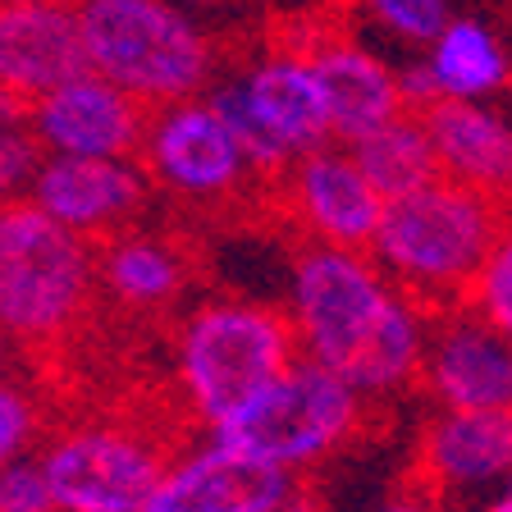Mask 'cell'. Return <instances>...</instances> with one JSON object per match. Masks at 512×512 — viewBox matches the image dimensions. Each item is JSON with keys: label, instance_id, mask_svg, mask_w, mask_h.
I'll use <instances>...</instances> for the list:
<instances>
[{"label": "cell", "instance_id": "9c48e42d", "mask_svg": "<svg viewBox=\"0 0 512 512\" xmlns=\"http://www.w3.org/2000/svg\"><path fill=\"white\" fill-rule=\"evenodd\" d=\"M138 156L142 170L151 174V183L188 206L229 202L256 174L243 142L234 138V128L224 124L211 96H188V101L151 110Z\"/></svg>", "mask_w": 512, "mask_h": 512}, {"label": "cell", "instance_id": "8fae6325", "mask_svg": "<svg viewBox=\"0 0 512 512\" xmlns=\"http://www.w3.org/2000/svg\"><path fill=\"white\" fill-rule=\"evenodd\" d=\"M512 480V412H435L412 448V490L448 512H480Z\"/></svg>", "mask_w": 512, "mask_h": 512}, {"label": "cell", "instance_id": "ac0fdd59", "mask_svg": "<svg viewBox=\"0 0 512 512\" xmlns=\"http://www.w3.org/2000/svg\"><path fill=\"white\" fill-rule=\"evenodd\" d=\"M426 128L444 179L512 206V119L485 101H439L426 110Z\"/></svg>", "mask_w": 512, "mask_h": 512}, {"label": "cell", "instance_id": "ffe728a7", "mask_svg": "<svg viewBox=\"0 0 512 512\" xmlns=\"http://www.w3.org/2000/svg\"><path fill=\"white\" fill-rule=\"evenodd\" d=\"M439 101H485L512 78V60L485 23L453 19L426 55Z\"/></svg>", "mask_w": 512, "mask_h": 512}, {"label": "cell", "instance_id": "83f0119b", "mask_svg": "<svg viewBox=\"0 0 512 512\" xmlns=\"http://www.w3.org/2000/svg\"><path fill=\"white\" fill-rule=\"evenodd\" d=\"M480 512H512V480H508V485H503V490L494 494V499L485 503V508H480Z\"/></svg>", "mask_w": 512, "mask_h": 512}, {"label": "cell", "instance_id": "cb8c5ba5", "mask_svg": "<svg viewBox=\"0 0 512 512\" xmlns=\"http://www.w3.org/2000/svg\"><path fill=\"white\" fill-rule=\"evenodd\" d=\"M467 307L480 311V316L490 320L494 330H503L512 339V220H508V229H503L494 256L485 261V270H480V279H476V288H471Z\"/></svg>", "mask_w": 512, "mask_h": 512}, {"label": "cell", "instance_id": "7402d4cb", "mask_svg": "<svg viewBox=\"0 0 512 512\" xmlns=\"http://www.w3.org/2000/svg\"><path fill=\"white\" fill-rule=\"evenodd\" d=\"M46 435H51V426H46L37 394L23 380H5V389H0V458H32L46 444Z\"/></svg>", "mask_w": 512, "mask_h": 512}, {"label": "cell", "instance_id": "ba28073f", "mask_svg": "<svg viewBox=\"0 0 512 512\" xmlns=\"http://www.w3.org/2000/svg\"><path fill=\"white\" fill-rule=\"evenodd\" d=\"M211 101L243 142L256 174H284L298 156L320 151L334 138L330 96L298 37L243 64L234 78L215 87Z\"/></svg>", "mask_w": 512, "mask_h": 512}, {"label": "cell", "instance_id": "f1b7e54d", "mask_svg": "<svg viewBox=\"0 0 512 512\" xmlns=\"http://www.w3.org/2000/svg\"><path fill=\"white\" fill-rule=\"evenodd\" d=\"M5 5H37V0H5Z\"/></svg>", "mask_w": 512, "mask_h": 512}, {"label": "cell", "instance_id": "44dd1931", "mask_svg": "<svg viewBox=\"0 0 512 512\" xmlns=\"http://www.w3.org/2000/svg\"><path fill=\"white\" fill-rule=\"evenodd\" d=\"M352 156L362 160V170L384 192V202H398L407 192L444 179L426 115H398L394 124H384L375 133H366L362 142H352Z\"/></svg>", "mask_w": 512, "mask_h": 512}, {"label": "cell", "instance_id": "9a60e30c", "mask_svg": "<svg viewBox=\"0 0 512 512\" xmlns=\"http://www.w3.org/2000/svg\"><path fill=\"white\" fill-rule=\"evenodd\" d=\"M151 174L142 160H83V156H46L23 188L37 211L60 220L64 229L83 234L87 243H106L124 234L128 220L142 211Z\"/></svg>", "mask_w": 512, "mask_h": 512}, {"label": "cell", "instance_id": "52a82bcc", "mask_svg": "<svg viewBox=\"0 0 512 512\" xmlns=\"http://www.w3.org/2000/svg\"><path fill=\"white\" fill-rule=\"evenodd\" d=\"M366 421H371V403L343 375L298 357L293 371L279 375L256 403L229 416L215 439L275 462L293 476H307L357 444Z\"/></svg>", "mask_w": 512, "mask_h": 512}, {"label": "cell", "instance_id": "8992f818", "mask_svg": "<svg viewBox=\"0 0 512 512\" xmlns=\"http://www.w3.org/2000/svg\"><path fill=\"white\" fill-rule=\"evenodd\" d=\"M179 448L138 416L92 412L51 426L37 462L51 480L55 512H147Z\"/></svg>", "mask_w": 512, "mask_h": 512}, {"label": "cell", "instance_id": "2e32d148", "mask_svg": "<svg viewBox=\"0 0 512 512\" xmlns=\"http://www.w3.org/2000/svg\"><path fill=\"white\" fill-rule=\"evenodd\" d=\"M92 69L83 42L78 5L37 0V5H5L0 14V83L10 110L42 101L46 92L74 83Z\"/></svg>", "mask_w": 512, "mask_h": 512}, {"label": "cell", "instance_id": "4fadbf2b", "mask_svg": "<svg viewBox=\"0 0 512 512\" xmlns=\"http://www.w3.org/2000/svg\"><path fill=\"white\" fill-rule=\"evenodd\" d=\"M46 156L133 160L147 138L151 110L119 83L87 69L83 78L46 92L42 101L14 110Z\"/></svg>", "mask_w": 512, "mask_h": 512}, {"label": "cell", "instance_id": "30bf717a", "mask_svg": "<svg viewBox=\"0 0 512 512\" xmlns=\"http://www.w3.org/2000/svg\"><path fill=\"white\" fill-rule=\"evenodd\" d=\"M147 512H311V490L307 476L215 435H192L174 453Z\"/></svg>", "mask_w": 512, "mask_h": 512}, {"label": "cell", "instance_id": "5b68a950", "mask_svg": "<svg viewBox=\"0 0 512 512\" xmlns=\"http://www.w3.org/2000/svg\"><path fill=\"white\" fill-rule=\"evenodd\" d=\"M87 60L147 110L188 101L211 83L215 46L174 0H78Z\"/></svg>", "mask_w": 512, "mask_h": 512}, {"label": "cell", "instance_id": "e0dca14e", "mask_svg": "<svg viewBox=\"0 0 512 512\" xmlns=\"http://www.w3.org/2000/svg\"><path fill=\"white\" fill-rule=\"evenodd\" d=\"M302 46H307L311 64H316V74H320V87L330 96L334 138H343L352 147L366 133L407 115L403 74H394L371 46H362L348 32H320V37H311Z\"/></svg>", "mask_w": 512, "mask_h": 512}, {"label": "cell", "instance_id": "6da1fadb", "mask_svg": "<svg viewBox=\"0 0 512 512\" xmlns=\"http://www.w3.org/2000/svg\"><path fill=\"white\" fill-rule=\"evenodd\" d=\"M284 311L302 357L343 375L371 407L421 389L435 316L371 252L302 243L288 266Z\"/></svg>", "mask_w": 512, "mask_h": 512}, {"label": "cell", "instance_id": "7c38bea8", "mask_svg": "<svg viewBox=\"0 0 512 512\" xmlns=\"http://www.w3.org/2000/svg\"><path fill=\"white\" fill-rule=\"evenodd\" d=\"M279 202L284 220L298 224L302 243L352 247V252H371L389 211L384 192L371 183L352 147H320L298 156L279 174Z\"/></svg>", "mask_w": 512, "mask_h": 512}, {"label": "cell", "instance_id": "d6986e66", "mask_svg": "<svg viewBox=\"0 0 512 512\" xmlns=\"http://www.w3.org/2000/svg\"><path fill=\"white\" fill-rule=\"evenodd\" d=\"M192 284V256L174 238L124 229L101 243V293L128 316H165Z\"/></svg>", "mask_w": 512, "mask_h": 512}, {"label": "cell", "instance_id": "4316f807", "mask_svg": "<svg viewBox=\"0 0 512 512\" xmlns=\"http://www.w3.org/2000/svg\"><path fill=\"white\" fill-rule=\"evenodd\" d=\"M371 512H448V508L444 503H435L430 494H421V490H407V494H394V499L375 503Z\"/></svg>", "mask_w": 512, "mask_h": 512}, {"label": "cell", "instance_id": "3957f363", "mask_svg": "<svg viewBox=\"0 0 512 512\" xmlns=\"http://www.w3.org/2000/svg\"><path fill=\"white\" fill-rule=\"evenodd\" d=\"M508 220L503 202L467 183L435 179L389 202L371 256L407 298L439 316L471 298Z\"/></svg>", "mask_w": 512, "mask_h": 512}, {"label": "cell", "instance_id": "7a4b0ae2", "mask_svg": "<svg viewBox=\"0 0 512 512\" xmlns=\"http://www.w3.org/2000/svg\"><path fill=\"white\" fill-rule=\"evenodd\" d=\"M302 357L284 307L256 298H202L174 325L170 375L192 435L215 430L266 394Z\"/></svg>", "mask_w": 512, "mask_h": 512}, {"label": "cell", "instance_id": "484cf974", "mask_svg": "<svg viewBox=\"0 0 512 512\" xmlns=\"http://www.w3.org/2000/svg\"><path fill=\"white\" fill-rule=\"evenodd\" d=\"M42 160H46V151L37 147V138L28 133V124L19 128L10 119V128H5V147H0V179H5V188H28Z\"/></svg>", "mask_w": 512, "mask_h": 512}, {"label": "cell", "instance_id": "603a6c76", "mask_svg": "<svg viewBox=\"0 0 512 512\" xmlns=\"http://www.w3.org/2000/svg\"><path fill=\"white\" fill-rule=\"evenodd\" d=\"M366 10L389 37L407 46H435L453 23L444 0H366Z\"/></svg>", "mask_w": 512, "mask_h": 512}, {"label": "cell", "instance_id": "277c9868", "mask_svg": "<svg viewBox=\"0 0 512 512\" xmlns=\"http://www.w3.org/2000/svg\"><path fill=\"white\" fill-rule=\"evenodd\" d=\"M101 293V252L19 197L0 220V320L23 352H60Z\"/></svg>", "mask_w": 512, "mask_h": 512}, {"label": "cell", "instance_id": "5bb4252c", "mask_svg": "<svg viewBox=\"0 0 512 512\" xmlns=\"http://www.w3.org/2000/svg\"><path fill=\"white\" fill-rule=\"evenodd\" d=\"M421 394L444 412H512V339L467 302L439 311Z\"/></svg>", "mask_w": 512, "mask_h": 512}, {"label": "cell", "instance_id": "d4e9b609", "mask_svg": "<svg viewBox=\"0 0 512 512\" xmlns=\"http://www.w3.org/2000/svg\"><path fill=\"white\" fill-rule=\"evenodd\" d=\"M0 512H55V494L37 453L19 462H5L0 471Z\"/></svg>", "mask_w": 512, "mask_h": 512}]
</instances>
